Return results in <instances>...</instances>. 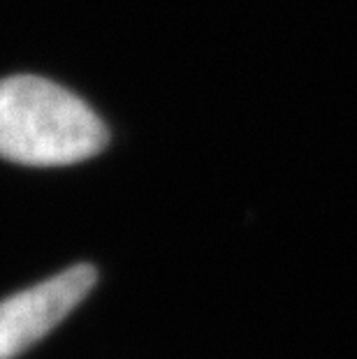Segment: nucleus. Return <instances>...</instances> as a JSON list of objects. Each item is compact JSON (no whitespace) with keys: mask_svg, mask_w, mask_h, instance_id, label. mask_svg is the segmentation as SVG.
<instances>
[{"mask_svg":"<svg viewBox=\"0 0 357 359\" xmlns=\"http://www.w3.org/2000/svg\"><path fill=\"white\" fill-rule=\"evenodd\" d=\"M95 280V266L74 264L0 302V359L19 357L44 339L86 299Z\"/></svg>","mask_w":357,"mask_h":359,"instance_id":"nucleus-2","label":"nucleus"},{"mask_svg":"<svg viewBox=\"0 0 357 359\" xmlns=\"http://www.w3.org/2000/svg\"><path fill=\"white\" fill-rule=\"evenodd\" d=\"M107 128L58 83L17 74L0 79V158L28 167L74 165L97 156Z\"/></svg>","mask_w":357,"mask_h":359,"instance_id":"nucleus-1","label":"nucleus"}]
</instances>
